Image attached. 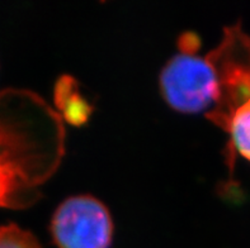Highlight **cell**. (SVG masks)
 <instances>
[{
	"instance_id": "cell-1",
	"label": "cell",
	"mask_w": 250,
	"mask_h": 248,
	"mask_svg": "<svg viewBox=\"0 0 250 248\" xmlns=\"http://www.w3.org/2000/svg\"><path fill=\"white\" fill-rule=\"evenodd\" d=\"M60 116L31 91H0V208L27 207L62 153Z\"/></svg>"
},
{
	"instance_id": "cell-2",
	"label": "cell",
	"mask_w": 250,
	"mask_h": 248,
	"mask_svg": "<svg viewBox=\"0 0 250 248\" xmlns=\"http://www.w3.org/2000/svg\"><path fill=\"white\" fill-rule=\"evenodd\" d=\"M206 56L217 81L206 116L228 134L226 153L232 171L236 154L250 162V35L240 23L226 27L221 41Z\"/></svg>"
},
{
	"instance_id": "cell-3",
	"label": "cell",
	"mask_w": 250,
	"mask_h": 248,
	"mask_svg": "<svg viewBox=\"0 0 250 248\" xmlns=\"http://www.w3.org/2000/svg\"><path fill=\"white\" fill-rule=\"evenodd\" d=\"M159 82L164 100L182 113L208 110L217 90L208 57L198 56L190 50H183L165 63Z\"/></svg>"
},
{
	"instance_id": "cell-4",
	"label": "cell",
	"mask_w": 250,
	"mask_h": 248,
	"mask_svg": "<svg viewBox=\"0 0 250 248\" xmlns=\"http://www.w3.org/2000/svg\"><path fill=\"white\" fill-rule=\"evenodd\" d=\"M51 232L59 248H108L113 223L102 201L90 195H76L59 205Z\"/></svg>"
},
{
	"instance_id": "cell-5",
	"label": "cell",
	"mask_w": 250,
	"mask_h": 248,
	"mask_svg": "<svg viewBox=\"0 0 250 248\" xmlns=\"http://www.w3.org/2000/svg\"><path fill=\"white\" fill-rule=\"evenodd\" d=\"M0 248H42L36 237L16 224L0 226Z\"/></svg>"
}]
</instances>
